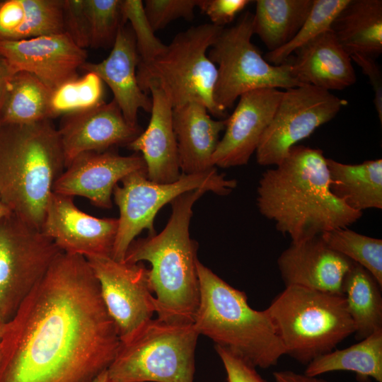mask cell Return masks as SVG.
Segmentation results:
<instances>
[{
  "label": "cell",
  "mask_w": 382,
  "mask_h": 382,
  "mask_svg": "<svg viewBox=\"0 0 382 382\" xmlns=\"http://www.w3.org/2000/svg\"><path fill=\"white\" fill-rule=\"evenodd\" d=\"M332 194L349 208L362 212L382 209V160L347 164L326 158Z\"/></svg>",
  "instance_id": "484cf974"
},
{
  "label": "cell",
  "mask_w": 382,
  "mask_h": 382,
  "mask_svg": "<svg viewBox=\"0 0 382 382\" xmlns=\"http://www.w3.org/2000/svg\"><path fill=\"white\" fill-rule=\"evenodd\" d=\"M51 90L27 71L11 77L0 111V125H27L49 117Z\"/></svg>",
  "instance_id": "f546056e"
},
{
  "label": "cell",
  "mask_w": 382,
  "mask_h": 382,
  "mask_svg": "<svg viewBox=\"0 0 382 382\" xmlns=\"http://www.w3.org/2000/svg\"><path fill=\"white\" fill-rule=\"evenodd\" d=\"M253 21V13H243L235 25L222 29L207 52L217 69L214 100L225 112L248 91L301 86L294 78L290 63L273 65L262 57L251 42Z\"/></svg>",
  "instance_id": "9c48e42d"
},
{
  "label": "cell",
  "mask_w": 382,
  "mask_h": 382,
  "mask_svg": "<svg viewBox=\"0 0 382 382\" xmlns=\"http://www.w3.org/2000/svg\"><path fill=\"white\" fill-rule=\"evenodd\" d=\"M251 2L250 0H199L197 7L209 17L212 24L224 28Z\"/></svg>",
  "instance_id": "f35d334b"
},
{
  "label": "cell",
  "mask_w": 382,
  "mask_h": 382,
  "mask_svg": "<svg viewBox=\"0 0 382 382\" xmlns=\"http://www.w3.org/2000/svg\"><path fill=\"white\" fill-rule=\"evenodd\" d=\"M313 0H257L253 34L274 51L297 34L312 8Z\"/></svg>",
  "instance_id": "4316f807"
},
{
  "label": "cell",
  "mask_w": 382,
  "mask_h": 382,
  "mask_svg": "<svg viewBox=\"0 0 382 382\" xmlns=\"http://www.w3.org/2000/svg\"><path fill=\"white\" fill-rule=\"evenodd\" d=\"M274 382H329L318 376H309L292 371H280L273 373Z\"/></svg>",
  "instance_id": "60d3db41"
},
{
  "label": "cell",
  "mask_w": 382,
  "mask_h": 382,
  "mask_svg": "<svg viewBox=\"0 0 382 382\" xmlns=\"http://www.w3.org/2000/svg\"><path fill=\"white\" fill-rule=\"evenodd\" d=\"M330 30L350 57H377L382 53V1L349 0Z\"/></svg>",
  "instance_id": "cb8c5ba5"
},
{
  "label": "cell",
  "mask_w": 382,
  "mask_h": 382,
  "mask_svg": "<svg viewBox=\"0 0 382 382\" xmlns=\"http://www.w3.org/2000/svg\"><path fill=\"white\" fill-rule=\"evenodd\" d=\"M152 107L146 129L127 147L141 152L148 178L158 183H169L181 175L175 136L173 128V107L163 93L151 88Z\"/></svg>",
  "instance_id": "44dd1931"
},
{
  "label": "cell",
  "mask_w": 382,
  "mask_h": 382,
  "mask_svg": "<svg viewBox=\"0 0 382 382\" xmlns=\"http://www.w3.org/2000/svg\"><path fill=\"white\" fill-rule=\"evenodd\" d=\"M381 287L369 271L356 262L345 276L342 294L354 324V334L360 340L382 330Z\"/></svg>",
  "instance_id": "f1b7e54d"
},
{
  "label": "cell",
  "mask_w": 382,
  "mask_h": 382,
  "mask_svg": "<svg viewBox=\"0 0 382 382\" xmlns=\"http://www.w3.org/2000/svg\"><path fill=\"white\" fill-rule=\"evenodd\" d=\"M349 0H313L312 8L294 38L283 47L268 52L265 59L271 64L280 65L298 48L330 29V26Z\"/></svg>",
  "instance_id": "d6a6232c"
},
{
  "label": "cell",
  "mask_w": 382,
  "mask_h": 382,
  "mask_svg": "<svg viewBox=\"0 0 382 382\" xmlns=\"http://www.w3.org/2000/svg\"><path fill=\"white\" fill-rule=\"evenodd\" d=\"M140 62L135 38L130 27L120 28L112 50L98 63L86 62L81 68L96 74L111 89L126 120L137 126L140 109L150 112L151 98L140 88L137 69Z\"/></svg>",
  "instance_id": "ffe728a7"
},
{
  "label": "cell",
  "mask_w": 382,
  "mask_h": 382,
  "mask_svg": "<svg viewBox=\"0 0 382 382\" xmlns=\"http://www.w3.org/2000/svg\"><path fill=\"white\" fill-rule=\"evenodd\" d=\"M121 13L124 24L127 21L135 38L141 63H147L158 56L166 47L154 34L155 31L146 15L141 0H121Z\"/></svg>",
  "instance_id": "e575fe53"
},
{
  "label": "cell",
  "mask_w": 382,
  "mask_h": 382,
  "mask_svg": "<svg viewBox=\"0 0 382 382\" xmlns=\"http://www.w3.org/2000/svg\"><path fill=\"white\" fill-rule=\"evenodd\" d=\"M290 63L300 85H310L328 91L342 90L357 81L351 57L331 30L318 35L295 52Z\"/></svg>",
  "instance_id": "7402d4cb"
},
{
  "label": "cell",
  "mask_w": 382,
  "mask_h": 382,
  "mask_svg": "<svg viewBox=\"0 0 382 382\" xmlns=\"http://www.w3.org/2000/svg\"><path fill=\"white\" fill-rule=\"evenodd\" d=\"M11 211L3 203L0 197V219L11 214Z\"/></svg>",
  "instance_id": "ee69618b"
},
{
  "label": "cell",
  "mask_w": 382,
  "mask_h": 382,
  "mask_svg": "<svg viewBox=\"0 0 382 382\" xmlns=\"http://www.w3.org/2000/svg\"><path fill=\"white\" fill-rule=\"evenodd\" d=\"M172 122L182 174L214 168L210 161L219 134L225 129L226 120H214L204 104L191 102L173 108Z\"/></svg>",
  "instance_id": "603a6c76"
},
{
  "label": "cell",
  "mask_w": 382,
  "mask_h": 382,
  "mask_svg": "<svg viewBox=\"0 0 382 382\" xmlns=\"http://www.w3.org/2000/svg\"><path fill=\"white\" fill-rule=\"evenodd\" d=\"M63 251L11 213L0 219V322L7 323Z\"/></svg>",
  "instance_id": "8fae6325"
},
{
  "label": "cell",
  "mask_w": 382,
  "mask_h": 382,
  "mask_svg": "<svg viewBox=\"0 0 382 382\" xmlns=\"http://www.w3.org/2000/svg\"><path fill=\"white\" fill-rule=\"evenodd\" d=\"M198 332L193 323L150 319L120 342L110 382H193Z\"/></svg>",
  "instance_id": "ba28073f"
},
{
  "label": "cell",
  "mask_w": 382,
  "mask_h": 382,
  "mask_svg": "<svg viewBox=\"0 0 382 382\" xmlns=\"http://www.w3.org/2000/svg\"><path fill=\"white\" fill-rule=\"evenodd\" d=\"M347 101L310 85L286 89L256 149L261 166H277L290 149L332 120Z\"/></svg>",
  "instance_id": "7c38bea8"
},
{
  "label": "cell",
  "mask_w": 382,
  "mask_h": 382,
  "mask_svg": "<svg viewBox=\"0 0 382 382\" xmlns=\"http://www.w3.org/2000/svg\"><path fill=\"white\" fill-rule=\"evenodd\" d=\"M120 345L87 259L63 252L4 324L0 382H91Z\"/></svg>",
  "instance_id": "6da1fadb"
},
{
  "label": "cell",
  "mask_w": 382,
  "mask_h": 382,
  "mask_svg": "<svg viewBox=\"0 0 382 382\" xmlns=\"http://www.w3.org/2000/svg\"><path fill=\"white\" fill-rule=\"evenodd\" d=\"M354 262L329 247L320 236L293 243L277 258L285 286L342 294L345 276Z\"/></svg>",
  "instance_id": "d6986e66"
},
{
  "label": "cell",
  "mask_w": 382,
  "mask_h": 382,
  "mask_svg": "<svg viewBox=\"0 0 382 382\" xmlns=\"http://www.w3.org/2000/svg\"><path fill=\"white\" fill-rule=\"evenodd\" d=\"M64 33L80 48L90 47L91 28L85 0H63Z\"/></svg>",
  "instance_id": "8d00e7d4"
},
{
  "label": "cell",
  "mask_w": 382,
  "mask_h": 382,
  "mask_svg": "<svg viewBox=\"0 0 382 382\" xmlns=\"http://www.w3.org/2000/svg\"><path fill=\"white\" fill-rule=\"evenodd\" d=\"M0 363H1V349H0Z\"/></svg>",
  "instance_id": "bcb514c9"
},
{
  "label": "cell",
  "mask_w": 382,
  "mask_h": 382,
  "mask_svg": "<svg viewBox=\"0 0 382 382\" xmlns=\"http://www.w3.org/2000/svg\"><path fill=\"white\" fill-rule=\"evenodd\" d=\"M14 74L6 59L0 55V111L4 103L9 80Z\"/></svg>",
  "instance_id": "b9f144b4"
},
{
  "label": "cell",
  "mask_w": 382,
  "mask_h": 382,
  "mask_svg": "<svg viewBox=\"0 0 382 382\" xmlns=\"http://www.w3.org/2000/svg\"><path fill=\"white\" fill-rule=\"evenodd\" d=\"M4 328V324H3V323H1L0 322V340H1V336H2Z\"/></svg>",
  "instance_id": "f6af8a7d"
},
{
  "label": "cell",
  "mask_w": 382,
  "mask_h": 382,
  "mask_svg": "<svg viewBox=\"0 0 382 382\" xmlns=\"http://www.w3.org/2000/svg\"><path fill=\"white\" fill-rule=\"evenodd\" d=\"M282 95L278 88H262L239 97L234 111L226 119L224 134L211 158L212 167L228 168L248 163Z\"/></svg>",
  "instance_id": "9a60e30c"
},
{
  "label": "cell",
  "mask_w": 382,
  "mask_h": 382,
  "mask_svg": "<svg viewBox=\"0 0 382 382\" xmlns=\"http://www.w3.org/2000/svg\"><path fill=\"white\" fill-rule=\"evenodd\" d=\"M199 0H146L144 8L153 30L164 28L178 18L192 21Z\"/></svg>",
  "instance_id": "d590c367"
},
{
  "label": "cell",
  "mask_w": 382,
  "mask_h": 382,
  "mask_svg": "<svg viewBox=\"0 0 382 382\" xmlns=\"http://www.w3.org/2000/svg\"><path fill=\"white\" fill-rule=\"evenodd\" d=\"M63 0H0V41L63 33Z\"/></svg>",
  "instance_id": "d4e9b609"
},
{
  "label": "cell",
  "mask_w": 382,
  "mask_h": 382,
  "mask_svg": "<svg viewBox=\"0 0 382 382\" xmlns=\"http://www.w3.org/2000/svg\"><path fill=\"white\" fill-rule=\"evenodd\" d=\"M330 183L323 151L296 144L279 164L262 173L257 189V206L293 243L348 228L362 212L336 197Z\"/></svg>",
  "instance_id": "7a4b0ae2"
},
{
  "label": "cell",
  "mask_w": 382,
  "mask_h": 382,
  "mask_svg": "<svg viewBox=\"0 0 382 382\" xmlns=\"http://www.w3.org/2000/svg\"><path fill=\"white\" fill-rule=\"evenodd\" d=\"M326 244L369 271L382 286V241L360 234L348 228L320 235Z\"/></svg>",
  "instance_id": "1f68e13d"
},
{
  "label": "cell",
  "mask_w": 382,
  "mask_h": 382,
  "mask_svg": "<svg viewBox=\"0 0 382 382\" xmlns=\"http://www.w3.org/2000/svg\"><path fill=\"white\" fill-rule=\"evenodd\" d=\"M0 55L13 71H27L51 91L78 75L86 62V50L65 33L19 41H0Z\"/></svg>",
  "instance_id": "e0dca14e"
},
{
  "label": "cell",
  "mask_w": 382,
  "mask_h": 382,
  "mask_svg": "<svg viewBox=\"0 0 382 382\" xmlns=\"http://www.w3.org/2000/svg\"><path fill=\"white\" fill-rule=\"evenodd\" d=\"M352 60L358 64L362 72L366 75L374 93V103L380 122H382V73L375 59L368 56L355 54Z\"/></svg>",
  "instance_id": "ab89813d"
},
{
  "label": "cell",
  "mask_w": 382,
  "mask_h": 382,
  "mask_svg": "<svg viewBox=\"0 0 382 382\" xmlns=\"http://www.w3.org/2000/svg\"><path fill=\"white\" fill-rule=\"evenodd\" d=\"M103 96V82L96 74L77 76L51 91L50 119L96 107L104 103Z\"/></svg>",
  "instance_id": "4dcf8cb0"
},
{
  "label": "cell",
  "mask_w": 382,
  "mask_h": 382,
  "mask_svg": "<svg viewBox=\"0 0 382 382\" xmlns=\"http://www.w3.org/2000/svg\"><path fill=\"white\" fill-rule=\"evenodd\" d=\"M117 226V219L89 215L74 204L72 197L53 192L41 231L64 253L111 257Z\"/></svg>",
  "instance_id": "5bb4252c"
},
{
  "label": "cell",
  "mask_w": 382,
  "mask_h": 382,
  "mask_svg": "<svg viewBox=\"0 0 382 382\" xmlns=\"http://www.w3.org/2000/svg\"><path fill=\"white\" fill-rule=\"evenodd\" d=\"M354 372L358 381L382 382V330L342 349H334L307 364L304 374L318 376L335 371Z\"/></svg>",
  "instance_id": "83f0119b"
},
{
  "label": "cell",
  "mask_w": 382,
  "mask_h": 382,
  "mask_svg": "<svg viewBox=\"0 0 382 382\" xmlns=\"http://www.w3.org/2000/svg\"><path fill=\"white\" fill-rule=\"evenodd\" d=\"M57 129L66 168L83 153L127 146L143 131L126 120L114 100L62 116Z\"/></svg>",
  "instance_id": "ac0fdd59"
},
{
  "label": "cell",
  "mask_w": 382,
  "mask_h": 382,
  "mask_svg": "<svg viewBox=\"0 0 382 382\" xmlns=\"http://www.w3.org/2000/svg\"><path fill=\"white\" fill-rule=\"evenodd\" d=\"M139 171L146 172L141 155L121 156L111 150L85 152L65 168L53 191L72 197H83L98 207L110 209L115 187L128 175Z\"/></svg>",
  "instance_id": "2e32d148"
},
{
  "label": "cell",
  "mask_w": 382,
  "mask_h": 382,
  "mask_svg": "<svg viewBox=\"0 0 382 382\" xmlns=\"http://www.w3.org/2000/svg\"><path fill=\"white\" fill-rule=\"evenodd\" d=\"M65 168L52 120L0 125V197L23 221L41 231L54 184Z\"/></svg>",
  "instance_id": "277c9868"
},
{
  "label": "cell",
  "mask_w": 382,
  "mask_h": 382,
  "mask_svg": "<svg viewBox=\"0 0 382 382\" xmlns=\"http://www.w3.org/2000/svg\"><path fill=\"white\" fill-rule=\"evenodd\" d=\"M266 310L285 354L303 364L355 332L343 295L289 286Z\"/></svg>",
  "instance_id": "8992f818"
},
{
  "label": "cell",
  "mask_w": 382,
  "mask_h": 382,
  "mask_svg": "<svg viewBox=\"0 0 382 382\" xmlns=\"http://www.w3.org/2000/svg\"><path fill=\"white\" fill-rule=\"evenodd\" d=\"M226 373V382H268L257 371L256 367L245 359L228 349L215 345Z\"/></svg>",
  "instance_id": "74e56055"
},
{
  "label": "cell",
  "mask_w": 382,
  "mask_h": 382,
  "mask_svg": "<svg viewBox=\"0 0 382 382\" xmlns=\"http://www.w3.org/2000/svg\"><path fill=\"white\" fill-rule=\"evenodd\" d=\"M117 185L113 190L120 216L111 257L124 262L128 248L143 230L155 233L154 221L158 211L166 204L189 191L203 190L226 196L237 186V181L228 179L216 168L199 173L181 174L175 181L158 183L150 180L146 172L132 173Z\"/></svg>",
  "instance_id": "30bf717a"
},
{
  "label": "cell",
  "mask_w": 382,
  "mask_h": 382,
  "mask_svg": "<svg viewBox=\"0 0 382 382\" xmlns=\"http://www.w3.org/2000/svg\"><path fill=\"white\" fill-rule=\"evenodd\" d=\"M91 28L92 48L112 47L123 25L121 0H85Z\"/></svg>",
  "instance_id": "836d02e7"
},
{
  "label": "cell",
  "mask_w": 382,
  "mask_h": 382,
  "mask_svg": "<svg viewBox=\"0 0 382 382\" xmlns=\"http://www.w3.org/2000/svg\"><path fill=\"white\" fill-rule=\"evenodd\" d=\"M91 382H110L108 376L107 370L100 374Z\"/></svg>",
  "instance_id": "7bdbcfd3"
},
{
  "label": "cell",
  "mask_w": 382,
  "mask_h": 382,
  "mask_svg": "<svg viewBox=\"0 0 382 382\" xmlns=\"http://www.w3.org/2000/svg\"><path fill=\"white\" fill-rule=\"evenodd\" d=\"M199 303L194 319L199 335L237 354L255 367L268 369L285 355L267 310L248 303L235 289L199 260Z\"/></svg>",
  "instance_id": "5b68a950"
},
{
  "label": "cell",
  "mask_w": 382,
  "mask_h": 382,
  "mask_svg": "<svg viewBox=\"0 0 382 382\" xmlns=\"http://www.w3.org/2000/svg\"><path fill=\"white\" fill-rule=\"evenodd\" d=\"M86 258L98 281L103 301L117 327L120 342H124L155 313L149 269L141 262L129 264L110 256Z\"/></svg>",
  "instance_id": "4fadbf2b"
},
{
  "label": "cell",
  "mask_w": 382,
  "mask_h": 382,
  "mask_svg": "<svg viewBox=\"0 0 382 382\" xmlns=\"http://www.w3.org/2000/svg\"><path fill=\"white\" fill-rule=\"evenodd\" d=\"M195 190L171 202L172 213L158 234L134 240L124 262L147 261L149 281L158 318L168 323H193L200 292L197 270V245L190 236L195 203L205 193Z\"/></svg>",
  "instance_id": "3957f363"
},
{
  "label": "cell",
  "mask_w": 382,
  "mask_h": 382,
  "mask_svg": "<svg viewBox=\"0 0 382 382\" xmlns=\"http://www.w3.org/2000/svg\"><path fill=\"white\" fill-rule=\"evenodd\" d=\"M223 28L212 23L192 26L178 33L153 60L139 62L137 77L142 91L148 94L154 87L163 93L173 108L199 102L214 117H225L227 112L214 100L217 69L207 55Z\"/></svg>",
  "instance_id": "52a82bcc"
}]
</instances>
